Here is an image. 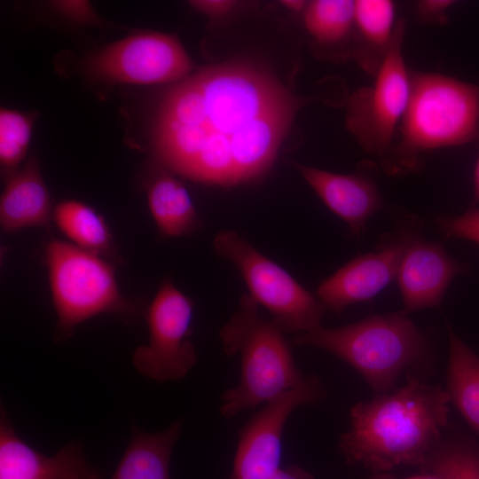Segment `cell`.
<instances>
[{
	"instance_id": "ffe728a7",
	"label": "cell",
	"mask_w": 479,
	"mask_h": 479,
	"mask_svg": "<svg viewBox=\"0 0 479 479\" xmlns=\"http://www.w3.org/2000/svg\"><path fill=\"white\" fill-rule=\"evenodd\" d=\"M449 361L446 392L470 428L479 435V357L446 323Z\"/></svg>"
},
{
	"instance_id": "f546056e",
	"label": "cell",
	"mask_w": 479,
	"mask_h": 479,
	"mask_svg": "<svg viewBox=\"0 0 479 479\" xmlns=\"http://www.w3.org/2000/svg\"><path fill=\"white\" fill-rule=\"evenodd\" d=\"M368 479H397L387 473H374ZM405 479H449L445 475L440 472L425 471L421 475H414Z\"/></svg>"
},
{
	"instance_id": "6da1fadb",
	"label": "cell",
	"mask_w": 479,
	"mask_h": 479,
	"mask_svg": "<svg viewBox=\"0 0 479 479\" xmlns=\"http://www.w3.org/2000/svg\"><path fill=\"white\" fill-rule=\"evenodd\" d=\"M302 100L242 63L203 68L162 97L151 130L158 165L205 185L258 180L273 165Z\"/></svg>"
},
{
	"instance_id": "7a4b0ae2",
	"label": "cell",
	"mask_w": 479,
	"mask_h": 479,
	"mask_svg": "<svg viewBox=\"0 0 479 479\" xmlns=\"http://www.w3.org/2000/svg\"><path fill=\"white\" fill-rule=\"evenodd\" d=\"M450 404L446 390L409 376L400 389L352 406L339 449L349 464L373 473L402 465L422 469L447 428Z\"/></svg>"
},
{
	"instance_id": "7402d4cb",
	"label": "cell",
	"mask_w": 479,
	"mask_h": 479,
	"mask_svg": "<svg viewBox=\"0 0 479 479\" xmlns=\"http://www.w3.org/2000/svg\"><path fill=\"white\" fill-rule=\"evenodd\" d=\"M304 25L320 45L339 44L354 36L355 1L315 0L303 12Z\"/></svg>"
},
{
	"instance_id": "83f0119b",
	"label": "cell",
	"mask_w": 479,
	"mask_h": 479,
	"mask_svg": "<svg viewBox=\"0 0 479 479\" xmlns=\"http://www.w3.org/2000/svg\"><path fill=\"white\" fill-rule=\"evenodd\" d=\"M191 6L208 18H222L235 7L234 1L229 0H196L190 1Z\"/></svg>"
},
{
	"instance_id": "1f68e13d",
	"label": "cell",
	"mask_w": 479,
	"mask_h": 479,
	"mask_svg": "<svg viewBox=\"0 0 479 479\" xmlns=\"http://www.w3.org/2000/svg\"><path fill=\"white\" fill-rule=\"evenodd\" d=\"M281 4L282 5H284L286 8L289 9L290 11L304 12L308 2L300 1V0H288V1H281Z\"/></svg>"
},
{
	"instance_id": "44dd1931",
	"label": "cell",
	"mask_w": 479,
	"mask_h": 479,
	"mask_svg": "<svg viewBox=\"0 0 479 479\" xmlns=\"http://www.w3.org/2000/svg\"><path fill=\"white\" fill-rule=\"evenodd\" d=\"M52 221L75 246L110 260L116 255L106 219L90 205L76 200H62L54 206Z\"/></svg>"
},
{
	"instance_id": "52a82bcc",
	"label": "cell",
	"mask_w": 479,
	"mask_h": 479,
	"mask_svg": "<svg viewBox=\"0 0 479 479\" xmlns=\"http://www.w3.org/2000/svg\"><path fill=\"white\" fill-rule=\"evenodd\" d=\"M213 245L218 255L235 265L248 294L269 310L286 334H299L321 326L326 309L317 296L239 233L222 231Z\"/></svg>"
},
{
	"instance_id": "7c38bea8",
	"label": "cell",
	"mask_w": 479,
	"mask_h": 479,
	"mask_svg": "<svg viewBox=\"0 0 479 479\" xmlns=\"http://www.w3.org/2000/svg\"><path fill=\"white\" fill-rule=\"evenodd\" d=\"M420 224L411 216L397 230L404 245L397 280L407 314L439 306L452 281L466 271L441 243L422 238Z\"/></svg>"
},
{
	"instance_id": "4dcf8cb0",
	"label": "cell",
	"mask_w": 479,
	"mask_h": 479,
	"mask_svg": "<svg viewBox=\"0 0 479 479\" xmlns=\"http://www.w3.org/2000/svg\"><path fill=\"white\" fill-rule=\"evenodd\" d=\"M479 204V154L475 167L474 171V200L473 205L475 206Z\"/></svg>"
},
{
	"instance_id": "f1b7e54d",
	"label": "cell",
	"mask_w": 479,
	"mask_h": 479,
	"mask_svg": "<svg viewBox=\"0 0 479 479\" xmlns=\"http://www.w3.org/2000/svg\"><path fill=\"white\" fill-rule=\"evenodd\" d=\"M271 479H315L307 470L296 465L279 468Z\"/></svg>"
},
{
	"instance_id": "277c9868",
	"label": "cell",
	"mask_w": 479,
	"mask_h": 479,
	"mask_svg": "<svg viewBox=\"0 0 479 479\" xmlns=\"http://www.w3.org/2000/svg\"><path fill=\"white\" fill-rule=\"evenodd\" d=\"M219 337L226 355L241 358L238 384L221 397L219 412L226 419L267 403L306 377L294 362L286 333L274 320L259 315L258 304L248 294L241 296Z\"/></svg>"
},
{
	"instance_id": "3957f363",
	"label": "cell",
	"mask_w": 479,
	"mask_h": 479,
	"mask_svg": "<svg viewBox=\"0 0 479 479\" xmlns=\"http://www.w3.org/2000/svg\"><path fill=\"white\" fill-rule=\"evenodd\" d=\"M399 138L382 158L388 175L418 173L421 153L479 137V85L437 73L412 72Z\"/></svg>"
},
{
	"instance_id": "d4e9b609",
	"label": "cell",
	"mask_w": 479,
	"mask_h": 479,
	"mask_svg": "<svg viewBox=\"0 0 479 479\" xmlns=\"http://www.w3.org/2000/svg\"><path fill=\"white\" fill-rule=\"evenodd\" d=\"M436 225L448 239H463L479 244V208L471 207L457 216H438Z\"/></svg>"
},
{
	"instance_id": "e0dca14e",
	"label": "cell",
	"mask_w": 479,
	"mask_h": 479,
	"mask_svg": "<svg viewBox=\"0 0 479 479\" xmlns=\"http://www.w3.org/2000/svg\"><path fill=\"white\" fill-rule=\"evenodd\" d=\"M182 428L180 419L153 433L133 423L130 443L110 479H171L170 458Z\"/></svg>"
},
{
	"instance_id": "30bf717a",
	"label": "cell",
	"mask_w": 479,
	"mask_h": 479,
	"mask_svg": "<svg viewBox=\"0 0 479 479\" xmlns=\"http://www.w3.org/2000/svg\"><path fill=\"white\" fill-rule=\"evenodd\" d=\"M87 67L103 82L148 85L185 79L192 60L175 35L141 31L103 47Z\"/></svg>"
},
{
	"instance_id": "5b68a950",
	"label": "cell",
	"mask_w": 479,
	"mask_h": 479,
	"mask_svg": "<svg viewBox=\"0 0 479 479\" xmlns=\"http://www.w3.org/2000/svg\"><path fill=\"white\" fill-rule=\"evenodd\" d=\"M405 311L372 315L347 326H322L297 334L293 344L324 349L356 369L375 395L389 393L404 371L424 361L431 345Z\"/></svg>"
},
{
	"instance_id": "603a6c76",
	"label": "cell",
	"mask_w": 479,
	"mask_h": 479,
	"mask_svg": "<svg viewBox=\"0 0 479 479\" xmlns=\"http://www.w3.org/2000/svg\"><path fill=\"white\" fill-rule=\"evenodd\" d=\"M421 470L440 472L449 479H479V445L466 434L445 428Z\"/></svg>"
},
{
	"instance_id": "cb8c5ba5",
	"label": "cell",
	"mask_w": 479,
	"mask_h": 479,
	"mask_svg": "<svg viewBox=\"0 0 479 479\" xmlns=\"http://www.w3.org/2000/svg\"><path fill=\"white\" fill-rule=\"evenodd\" d=\"M36 114L15 109L0 110V165L4 179L20 169L31 140Z\"/></svg>"
},
{
	"instance_id": "ba28073f",
	"label": "cell",
	"mask_w": 479,
	"mask_h": 479,
	"mask_svg": "<svg viewBox=\"0 0 479 479\" xmlns=\"http://www.w3.org/2000/svg\"><path fill=\"white\" fill-rule=\"evenodd\" d=\"M405 22L398 21L393 43L372 84L354 91L346 103V127L361 148L382 159L395 143L406 111L412 72L403 53Z\"/></svg>"
},
{
	"instance_id": "4316f807",
	"label": "cell",
	"mask_w": 479,
	"mask_h": 479,
	"mask_svg": "<svg viewBox=\"0 0 479 479\" xmlns=\"http://www.w3.org/2000/svg\"><path fill=\"white\" fill-rule=\"evenodd\" d=\"M454 4L452 0H420L416 4V18L425 24H446L448 12Z\"/></svg>"
},
{
	"instance_id": "2e32d148",
	"label": "cell",
	"mask_w": 479,
	"mask_h": 479,
	"mask_svg": "<svg viewBox=\"0 0 479 479\" xmlns=\"http://www.w3.org/2000/svg\"><path fill=\"white\" fill-rule=\"evenodd\" d=\"M51 195L35 157L5 179L0 198V224L12 232L27 227H47L52 220Z\"/></svg>"
},
{
	"instance_id": "9c48e42d",
	"label": "cell",
	"mask_w": 479,
	"mask_h": 479,
	"mask_svg": "<svg viewBox=\"0 0 479 479\" xmlns=\"http://www.w3.org/2000/svg\"><path fill=\"white\" fill-rule=\"evenodd\" d=\"M193 302L169 279L160 285L145 310L149 333L146 345L138 346L131 362L143 376L158 382L185 377L197 362L190 340Z\"/></svg>"
},
{
	"instance_id": "9a60e30c",
	"label": "cell",
	"mask_w": 479,
	"mask_h": 479,
	"mask_svg": "<svg viewBox=\"0 0 479 479\" xmlns=\"http://www.w3.org/2000/svg\"><path fill=\"white\" fill-rule=\"evenodd\" d=\"M321 200L360 238L367 222L384 207L376 180L365 172L340 174L294 162Z\"/></svg>"
},
{
	"instance_id": "8992f818",
	"label": "cell",
	"mask_w": 479,
	"mask_h": 479,
	"mask_svg": "<svg viewBox=\"0 0 479 479\" xmlns=\"http://www.w3.org/2000/svg\"><path fill=\"white\" fill-rule=\"evenodd\" d=\"M44 262L57 314L56 341L68 339L81 323L100 314L132 320L143 312L140 302L122 294L110 259L52 239Z\"/></svg>"
},
{
	"instance_id": "ac0fdd59",
	"label": "cell",
	"mask_w": 479,
	"mask_h": 479,
	"mask_svg": "<svg viewBox=\"0 0 479 479\" xmlns=\"http://www.w3.org/2000/svg\"><path fill=\"white\" fill-rule=\"evenodd\" d=\"M146 199L162 237L185 236L200 228L201 220L188 191L172 172L160 167L147 184Z\"/></svg>"
},
{
	"instance_id": "8fae6325",
	"label": "cell",
	"mask_w": 479,
	"mask_h": 479,
	"mask_svg": "<svg viewBox=\"0 0 479 479\" xmlns=\"http://www.w3.org/2000/svg\"><path fill=\"white\" fill-rule=\"evenodd\" d=\"M326 396L322 381L307 375L296 387L268 401L240 429L229 479H271L279 468L283 430L299 406L318 404Z\"/></svg>"
},
{
	"instance_id": "4fadbf2b",
	"label": "cell",
	"mask_w": 479,
	"mask_h": 479,
	"mask_svg": "<svg viewBox=\"0 0 479 479\" xmlns=\"http://www.w3.org/2000/svg\"><path fill=\"white\" fill-rule=\"evenodd\" d=\"M404 245L396 231L378 249L360 255L323 280L316 296L326 310L342 313L351 304L368 301L397 279Z\"/></svg>"
},
{
	"instance_id": "484cf974",
	"label": "cell",
	"mask_w": 479,
	"mask_h": 479,
	"mask_svg": "<svg viewBox=\"0 0 479 479\" xmlns=\"http://www.w3.org/2000/svg\"><path fill=\"white\" fill-rule=\"evenodd\" d=\"M51 4L58 15L71 22L82 25L102 23L100 17L87 1H54Z\"/></svg>"
},
{
	"instance_id": "d6986e66",
	"label": "cell",
	"mask_w": 479,
	"mask_h": 479,
	"mask_svg": "<svg viewBox=\"0 0 479 479\" xmlns=\"http://www.w3.org/2000/svg\"><path fill=\"white\" fill-rule=\"evenodd\" d=\"M390 0L355 1V47L359 66L373 76L384 60L396 35L398 20Z\"/></svg>"
},
{
	"instance_id": "5bb4252c",
	"label": "cell",
	"mask_w": 479,
	"mask_h": 479,
	"mask_svg": "<svg viewBox=\"0 0 479 479\" xmlns=\"http://www.w3.org/2000/svg\"><path fill=\"white\" fill-rule=\"evenodd\" d=\"M0 479H104L91 465L80 442H71L56 454L36 451L16 433L1 406Z\"/></svg>"
}]
</instances>
